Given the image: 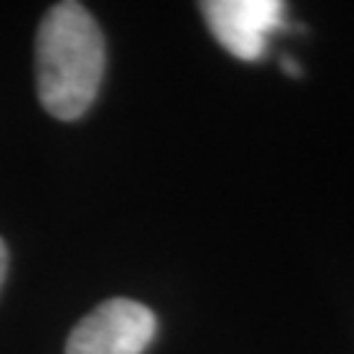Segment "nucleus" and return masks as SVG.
<instances>
[{"label": "nucleus", "instance_id": "1", "mask_svg": "<svg viewBox=\"0 0 354 354\" xmlns=\"http://www.w3.org/2000/svg\"><path fill=\"white\" fill-rule=\"evenodd\" d=\"M37 97L61 121H76L97 97L105 71V39L92 13L74 0L42 16L35 42Z\"/></svg>", "mask_w": 354, "mask_h": 354}, {"label": "nucleus", "instance_id": "2", "mask_svg": "<svg viewBox=\"0 0 354 354\" xmlns=\"http://www.w3.org/2000/svg\"><path fill=\"white\" fill-rule=\"evenodd\" d=\"M158 330L155 313L134 299H108L74 326L66 354H145Z\"/></svg>", "mask_w": 354, "mask_h": 354}, {"label": "nucleus", "instance_id": "3", "mask_svg": "<svg viewBox=\"0 0 354 354\" xmlns=\"http://www.w3.org/2000/svg\"><path fill=\"white\" fill-rule=\"evenodd\" d=\"M200 8L213 37L239 61H260L268 37L283 21L279 0H210Z\"/></svg>", "mask_w": 354, "mask_h": 354}, {"label": "nucleus", "instance_id": "4", "mask_svg": "<svg viewBox=\"0 0 354 354\" xmlns=\"http://www.w3.org/2000/svg\"><path fill=\"white\" fill-rule=\"evenodd\" d=\"M6 270H8V250H6V244L0 239V286L6 281Z\"/></svg>", "mask_w": 354, "mask_h": 354}]
</instances>
